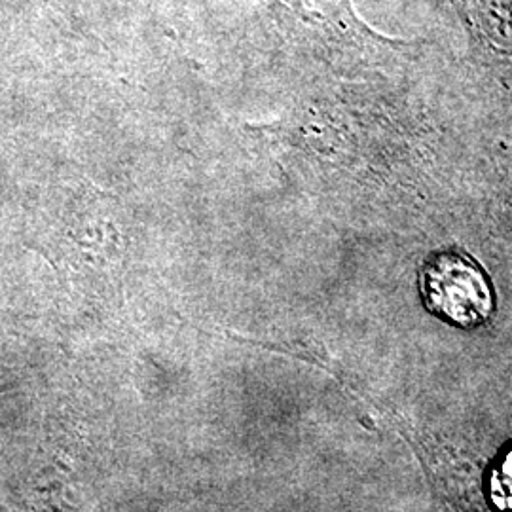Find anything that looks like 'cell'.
<instances>
[{
	"mask_svg": "<svg viewBox=\"0 0 512 512\" xmlns=\"http://www.w3.org/2000/svg\"><path fill=\"white\" fill-rule=\"evenodd\" d=\"M421 294L439 317L465 329L482 325L494 310L486 275L471 258L459 253H440L425 264Z\"/></svg>",
	"mask_w": 512,
	"mask_h": 512,
	"instance_id": "obj_2",
	"label": "cell"
},
{
	"mask_svg": "<svg viewBox=\"0 0 512 512\" xmlns=\"http://www.w3.org/2000/svg\"><path fill=\"white\" fill-rule=\"evenodd\" d=\"M298 33L308 37L317 48L330 55L348 57L353 61L393 54L410 44L391 40L372 31L363 19L357 18L349 0H279Z\"/></svg>",
	"mask_w": 512,
	"mask_h": 512,
	"instance_id": "obj_1",
	"label": "cell"
},
{
	"mask_svg": "<svg viewBox=\"0 0 512 512\" xmlns=\"http://www.w3.org/2000/svg\"><path fill=\"white\" fill-rule=\"evenodd\" d=\"M14 385H16V382L12 380L10 370H8V368H4V366H0V393L10 391Z\"/></svg>",
	"mask_w": 512,
	"mask_h": 512,
	"instance_id": "obj_4",
	"label": "cell"
},
{
	"mask_svg": "<svg viewBox=\"0 0 512 512\" xmlns=\"http://www.w3.org/2000/svg\"><path fill=\"white\" fill-rule=\"evenodd\" d=\"M467 18L497 50L512 54V0H461Z\"/></svg>",
	"mask_w": 512,
	"mask_h": 512,
	"instance_id": "obj_3",
	"label": "cell"
}]
</instances>
